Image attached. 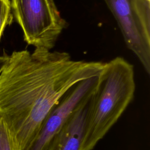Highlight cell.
<instances>
[{
    "label": "cell",
    "mask_w": 150,
    "mask_h": 150,
    "mask_svg": "<svg viewBox=\"0 0 150 150\" xmlns=\"http://www.w3.org/2000/svg\"><path fill=\"white\" fill-rule=\"evenodd\" d=\"M127 46L150 74V0H104Z\"/></svg>",
    "instance_id": "cell-4"
},
{
    "label": "cell",
    "mask_w": 150,
    "mask_h": 150,
    "mask_svg": "<svg viewBox=\"0 0 150 150\" xmlns=\"http://www.w3.org/2000/svg\"><path fill=\"white\" fill-rule=\"evenodd\" d=\"M104 62L75 60L64 52L14 51L0 73V117L16 150L26 149L45 118L79 82L98 75Z\"/></svg>",
    "instance_id": "cell-1"
},
{
    "label": "cell",
    "mask_w": 150,
    "mask_h": 150,
    "mask_svg": "<svg viewBox=\"0 0 150 150\" xmlns=\"http://www.w3.org/2000/svg\"><path fill=\"white\" fill-rule=\"evenodd\" d=\"M97 80L98 75L84 80L70 89L49 112L34 141L25 150H44L71 114L90 98Z\"/></svg>",
    "instance_id": "cell-5"
},
{
    "label": "cell",
    "mask_w": 150,
    "mask_h": 150,
    "mask_svg": "<svg viewBox=\"0 0 150 150\" xmlns=\"http://www.w3.org/2000/svg\"><path fill=\"white\" fill-rule=\"evenodd\" d=\"M0 150H16L13 138L4 120L0 117Z\"/></svg>",
    "instance_id": "cell-8"
},
{
    "label": "cell",
    "mask_w": 150,
    "mask_h": 150,
    "mask_svg": "<svg viewBox=\"0 0 150 150\" xmlns=\"http://www.w3.org/2000/svg\"><path fill=\"white\" fill-rule=\"evenodd\" d=\"M90 98L71 114L44 150H80Z\"/></svg>",
    "instance_id": "cell-6"
},
{
    "label": "cell",
    "mask_w": 150,
    "mask_h": 150,
    "mask_svg": "<svg viewBox=\"0 0 150 150\" xmlns=\"http://www.w3.org/2000/svg\"><path fill=\"white\" fill-rule=\"evenodd\" d=\"M13 15L9 0H0V39L6 26L13 21Z\"/></svg>",
    "instance_id": "cell-7"
},
{
    "label": "cell",
    "mask_w": 150,
    "mask_h": 150,
    "mask_svg": "<svg viewBox=\"0 0 150 150\" xmlns=\"http://www.w3.org/2000/svg\"><path fill=\"white\" fill-rule=\"evenodd\" d=\"M11 6L24 40L35 49L51 50L67 26L54 0H11Z\"/></svg>",
    "instance_id": "cell-3"
},
{
    "label": "cell",
    "mask_w": 150,
    "mask_h": 150,
    "mask_svg": "<svg viewBox=\"0 0 150 150\" xmlns=\"http://www.w3.org/2000/svg\"><path fill=\"white\" fill-rule=\"evenodd\" d=\"M135 91L134 66L122 57L104 65L89 101L80 150H93L132 102Z\"/></svg>",
    "instance_id": "cell-2"
},
{
    "label": "cell",
    "mask_w": 150,
    "mask_h": 150,
    "mask_svg": "<svg viewBox=\"0 0 150 150\" xmlns=\"http://www.w3.org/2000/svg\"><path fill=\"white\" fill-rule=\"evenodd\" d=\"M8 57L9 55L6 54L5 52H4L2 55H0V73L2 70L5 63L8 60Z\"/></svg>",
    "instance_id": "cell-9"
}]
</instances>
